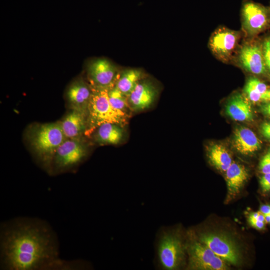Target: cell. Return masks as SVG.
Instances as JSON below:
<instances>
[{"label": "cell", "instance_id": "1", "mask_svg": "<svg viewBox=\"0 0 270 270\" xmlns=\"http://www.w3.org/2000/svg\"><path fill=\"white\" fill-rule=\"evenodd\" d=\"M86 268L82 262L66 261L60 258L58 236L46 221L36 218L18 217L0 224V270Z\"/></svg>", "mask_w": 270, "mask_h": 270}, {"label": "cell", "instance_id": "2", "mask_svg": "<svg viewBox=\"0 0 270 270\" xmlns=\"http://www.w3.org/2000/svg\"><path fill=\"white\" fill-rule=\"evenodd\" d=\"M26 138L37 162L52 175L56 152L66 139L60 122L32 124L28 128Z\"/></svg>", "mask_w": 270, "mask_h": 270}, {"label": "cell", "instance_id": "3", "mask_svg": "<svg viewBox=\"0 0 270 270\" xmlns=\"http://www.w3.org/2000/svg\"><path fill=\"white\" fill-rule=\"evenodd\" d=\"M178 228L162 226L155 241L154 264L160 270H175L186 262V240Z\"/></svg>", "mask_w": 270, "mask_h": 270}, {"label": "cell", "instance_id": "4", "mask_svg": "<svg viewBox=\"0 0 270 270\" xmlns=\"http://www.w3.org/2000/svg\"><path fill=\"white\" fill-rule=\"evenodd\" d=\"M92 88V93L88 108L87 128L84 135L90 136L98 126L106 122L126 126L130 117L111 106L108 90Z\"/></svg>", "mask_w": 270, "mask_h": 270}, {"label": "cell", "instance_id": "5", "mask_svg": "<svg viewBox=\"0 0 270 270\" xmlns=\"http://www.w3.org/2000/svg\"><path fill=\"white\" fill-rule=\"evenodd\" d=\"M89 150L82 137L66 138L54 155L52 175L70 172L76 168L88 155Z\"/></svg>", "mask_w": 270, "mask_h": 270}, {"label": "cell", "instance_id": "6", "mask_svg": "<svg viewBox=\"0 0 270 270\" xmlns=\"http://www.w3.org/2000/svg\"><path fill=\"white\" fill-rule=\"evenodd\" d=\"M186 268L196 270H225L228 268L226 261L216 255L208 247L189 232L187 234Z\"/></svg>", "mask_w": 270, "mask_h": 270}, {"label": "cell", "instance_id": "7", "mask_svg": "<svg viewBox=\"0 0 270 270\" xmlns=\"http://www.w3.org/2000/svg\"><path fill=\"white\" fill-rule=\"evenodd\" d=\"M242 30L249 38H255L270 27V6L244 0L240 8Z\"/></svg>", "mask_w": 270, "mask_h": 270}, {"label": "cell", "instance_id": "8", "mask_svg": "<svg viewBox=\"0 0 270 270\" xmlns=\"http://www.w3.org/2000/svg\"><path fill=\"white\" fill-rule=\"evenodd\" d=\"M240 38L239 31L220 26L211 34L208 46L216 58L228 63L235 57L240 47Z\"/></svg>", "mask_w": 270, "mask_h": 270}, {"label": "cell", "instance_id": "9", "mask_svg": "<svg viewBox=\"0 0 270 270\" xmlns=\"http://www.w3.org/2000/svg\"><path fill=\"white\" fill-rule=\"evenodd\" d=\"M120 70L106 58H96L88 62L86 72L88 82L94 88L109 90L114 87Z\"/></svg>", "mask_w": 270, "mask_h": 270}, {"label": "cell", "instance_id": "10", "mask_svg": "<svg viewBox=\"0 0 270 270\" xmlns=\"http://www.w3.org/2000/svg\"><path fill=\"white\" fill-rule=\"evenodd\" d=\"M188 232L226 262L234 265L240 264V250L235 242L228 236L218 232H202L196 237L192 232Z\"/></svg>", "mask_w": 270, "mask_h": 270}, {"label": "cell", "instance_id": "11", "mask_svg": "<svg viewBox=\"0 0 270 270\" xmlns=\"http://www.w3.org/2000/svg\"><path fill=\"white\" fill-rule=\"evenodd\" d=\"M235 57L238 65L247 72L269 78L260 41L254 38H249L240 46Z\"/></svg>", "mask_w": 270, "mask_h": 270}, {"label": "cell", "instance_id": "12", "mask_svg": "<svg viewBox=\"0 0 270 270\" xmlns=\"http://www.w3.org/2000/svg\"><path fill=\"white\" fill-rule=\"evenodd\" d=\"M158 94V88L154 82L146 78L142 80L128 96L132 112H138L150 108Z\"/></svg>", "mask_w": 270, "mask_h": 270}, {"label": "cell", "instance_id": "13", "mask_svg": "<svg viewBox=\"0 0 270 270\" xmlns=\"http://www.w3.org/2000/svg\"><path fill=\"white\" fill-rule=\"evenodd\" d=\"M92 93V90L89 83L83 78L78 77L68 86L65 95L70 108L78 109L88 112Z\"/></svg>", "mask_w": 270, "mask_h": 270}, {"label": "cell", "instance_id": "14", "mask_svg": "<svg viewBox=\"0 0 270 270\" xmlns=\"http://www.w3.org/2000/svg\"><path fill=\"white\" fill-rule=\"evenodd\" d=\"M87 112L70 108L69 112L60 121L66 138H79L84 135L87 128Z\"/></svg>", "mask_w": 270, "mask_h": 270}, {"label": "cell", "instance_id": "15", "mask_svg": "<svg viewBox=\"0 0 270 270\" xmlns=\"http://www.w3.org/2000/svg\"><path fill=\"white\" fill-rule=\"evenodd\" d=\"M262 142L252 130L240 126L234 131L232 144L239 153L246 156L252 155L262 147Z\"/></svg>", "mask_w": 270, "mask_h": 270}, {"label": "cell", "instance_id": "16", "mask_svg": "<svg viewBox=\"0 0 270 270\" xmlns=\"http://www.w3.org/2000/svg\"><path fill=\"white\" fill-rule=\"evenodd\" d=\"M249 176L248 172L242 164L232 162L226 171L227 194L226 202L228 203L240 192Z\"/></svg>", "mask_w": 270, "mask_h": 270}, {"label": "cell", "instance_id": "17", "mask_svg": "<svg viewBox=\"0 0 270 270\" xmlns=\"http://www.w3.org/2000/svg\"><path fill=\"white\" fill-rule=\"evenodd\" d=\"M124 127L116 123L106 122L98 126L91 135L100 145L118 144L124 138Z\"/></svg>", "mask_w": 270, "mask_h": 270}, {"label": "cell", "instance_id": "18", "mask_svg": "<svg viewBox=\"0 0 270 270\" xmlns=\"http://www.w3.org/2000/svg\"><path fill=\"white\" fill-rule=\"evenodd\" d=\"M249 101L240 93L234 94L226 105L225 111L226 114L236 121H252L254 114Z\"/></svg>", "mask_w": 270, "mask_h": 270}, {"label": "cell", "instance_id": "19", "mask_svg": "<svg viewBox=\"0 0 270 270\" xmlns=\"http://www.w3.org/2000/svg\"><path fill=\"white\" fill-rule=\"evenodd\" d=\"M244 92L252 102L264 103L270 101V86L254 76L248 78Z\"/></svg>", "mask_w": 270, "mask_h": 270}, {"label": "cell", "instance_id": "20", "mask_svg": "<svg viewBox=\"0 0 270 270\" xmlns=\"http://www.w3.org/2000/svg\"><path fill=\"white\" fill-rule=\"evenodd\" d=\"M207 156L210 164L222 172H226L232 162L230 152L220 143L212 144L208 146Z\"/></svg>", "mask_w": 270, "mask_h": 270}, {"label": "cell", "instance_id": "21", "mask_svg": "<svg viewBox=\"0 0 270 270\" xmlns=\"http://www.w3.org/2000/svg\"><path fill=\"white\" fill-rule=\"evenodd\" d=\"M145 74L140 68H127L120 70L115 86L128 96L138 84L145 78Z\"/></svg>", "mask_w": 270, "mask_h": 270}, {"label": "cell", "instance_id": "22", "mask_svg": "<svg viewBox=\"0 0 270 270\" xmlns=\"http://www.w3.org/2000/svg\"><path fill=\"white\" fill-rule=\"evenodd\" d=\"M111 106L116 110L130 117L132 112L130 106L128 96L122 94L116 86L108 91Z\"/></svg>", "mask_w": 270, "mask_h": 270}, {"label": "cell", "instance_id": "23", "mask_svg": "<svg viewBox=\"0 0 270 270\" xmlns=\"http://www.w3.org/2000/svg\"><path fill=\"white\" fill-rule=\"evenodd\" d=\"M260 42L264 64L270 78V34L264 36Z\"/></svg>", "mask_w": 270, "mask_h": 270}, {"label": "cell", "instance_id": "24", "mask_svg": "<svg viewBox=\"0 0 270 270\" xmlns=\"http://www.w3.org/2000/svg\"><path fill=\"white\" fill-rule=\"evenodd\" d=\"M258 169L263 174L270 173V146L261 158L259 162Z\"/></svg>", "mask_w": 270, "mask_h": 270}, {"label": "cell", "instance_id": "25", "mask_svg": "<svg viewBox=\"0 0 270 270\" xmlns=\"http://www.w3.org/2000/svg\"><path fill=\"white\" fill-rule=\"evenodd\" d=\"M260 184L262 192L266 193L270 191V173L264 174L260 177Z\"/></svg>", "mask_w": 270, "mask_h": 270}, {"label": "cell", "instance_id": "26", "mask_svg": "<svg viewBox=\"0 0 270 270\" xmlns=\"http://www.w3.org/2000/svg\"><path fill=\"white\" fill-rule=\"evenodd\" d=\"M248 222L252 228L256 230H262L265 228L266 222L250 217H248Z\"/></svg>", "mask_w": 270, "mask_h": 270}, {"label": "cell", "instance_id": "27", "mask_svg": "<svg viewBox=\"0 0 270 270\" xmlns=\"http://www.w3.org/2000/svg\"><path fill=\"white\" fill-rule=\"evenodd\" d=\"M260 132L266 138L270 140V122H263L260 126Z\"/></svg>", "mask_w": 270, "mask_h": 270}, {"label": "cell", "instance_id": "28", "mask_svg": "<svg viewBox=\"0 0 270 270\" xmlns=\"http://www.w3.org/2000/svg\"><path fill=\"white\" fill-rule=\"evenodd\" d=\"M260 110L263 114L270 118V101L263 103L260 107Z\"/></svg>", "mask_w": 270, "mask_h": 270}, {"label": "cell", "instance_id": "29", "mask_svg": "<svg viewBox=\"0 0 270 270\" xmlns=\"http://www.w3.org/2000/svg\"><path fill=\"white\" fill-rule=\"evenodd\" d=\"M248 217L266 222L265 216L260 210L251 212Z\"/></svg>", "mask_w": 270, "mask_h": 270}, {"label": "cell", "instance_id": "30", "mask_svg": "<svg viewBox=\"0 0 270 270\" xmlns=\"http://www.w3.org/2000/svg\"><path fill=\"white\" fill-rule=\"evenodd\" d=\"M260 211L264 216L270 215V204H262L260 208Z\"/></svg>", "mask_w": 270, "mask_h": 270}, {"label": "cell", "instance_id": "31", "mask_svg": "<svg viewBox=\"0 0 270 270\" xmlns=\"http://www.w3.org/2000/svg\"><path fill=\"white\" fill-rule=\"evenodd\" d=\"M266 222L270 224V215L265 216Z\"/></svg>", "mask_w": 270, "mask_h": 270}, {"label": "cell", "instance_id": "32", "mask_svg": "<svg viewBox=\"0 0 270 270\" xmlns=\"http://www.w3.org/2000/svg\"></svg>", "mask_w": 270, "mask_h": 270}]
</instances>
